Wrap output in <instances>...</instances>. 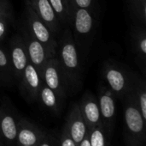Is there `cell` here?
Here are the masks:
<instances>
[{"mask_svg": "<svg viewBox=\"0 0 146 146\" xmlns=\"http://www.w3.org/2000/svg\"><path fill=\"white\" fill-rule=\"evenodd\" d=\"M38 101L44 109L56 115L61 113L65 102L44 83H42L39 89Z\"/></svg>", "mask_w": 146, "mask_h": 146, "instance_id": "obj_17", "label": "cell"}, {"mask_svg": "<svg viewBox=\"0 0 146 146\" xmlns=\"http://www.w3.org/2000/svg\"><path fill=\"white\" fill-rule=\"evenodd\" d=\"M20 82V88L22 95L29 102L38 101L39 89L43 83L41 77L35 67L28 61L25 67Z\"/></svg>", "mask_w": 146, "mask_h": 146, "instance_id": "obj_9", "label": "cell"}, {"mask_svg": "<svg viewBox=\"0 0 146 146\" xmlns=\"http://www.w3.org/2000/svg\"><path fill=\"white\" fill-rule=\"evenodd\" d=\"M131 91L135 99L137 106L146 121V82L145 78L139 77L136 73L133 72Z\"/></svg>", "mask_w": 146, "mask_h": 146, "instance_id": "obj_18", "label": "cell"}, {"mask_svg": "<svg viewBox=\"0 0 146 146\" xmlns=\"http://www.w3.org/2000/svg\"><path fill=\"white\" fill-rule=\"evenodd\" d=\"M0 72L3 74H9L11 72V65H10L9 58L6 54L4 50L1 47H0Z\"/></svg>", "mask_w": 146, "mask_h": 146, "instance_id": "obj_23", "label": "cell"}, {"mask_svg": "<svg viewBox=\"0 0 146 146\" xmlns=\"http://www.w3.org/2000/svg\"><path fill=\"white\" fill-rule=\"evenodd\" d=\"M38 146H58V141L51 133H46Z\"/></svg>", "mask_w": 146, "mask_h": 146, "instance_id": "obj_25", "label": "cell"}, {"mask_svg": "<svg viewBox=\"0 0 146 146\" xmlns=\"http://www.w3.org/2000/svg\"><path fill=\"white\" fill-rule=\"evenodd\" d=\"M102 74L107 86L115 94V97L122 100L130 89L133 73L121 68L113 61H107L103 66Z\"/></svg>", "mask_w": 146, "mask_h": 146, "instance_id": "obj_5", "label": "cell"}, {"mask_svg": "<svg viewBox=\"0 0 146 146\" xmlns=\"http://www.w3.org/2000/svg\"><path fill=\"white\" fill-rule=\"evenodd\" d=\"M116 97L107 85H101L98 89V105L102 125L111 139L116 118Z\"/></svg>", "mask_w": 146, "mask_h": 146, "instance_id": "obj_6", "label": "cell"}, {"mask_svg": "<svg viewBox=\"0 0 146 146\" xmlns=\"http://www.w3.org/2000/svg\"><path fill=\"white\" fill-rule=\"evenodd\" d=\"M26 19H27V28L30 34L38 40L45 48L50 58L56 57L57 40L53 33L48 28V27L41 21L37 15L35 11L33 9L28 1L26 3Z\"/></svg>", "mask_w": 146, "mask_h": 146, "instance_id": "obj_4", "label": "cell"}, {"mask_svg": "<svg viewBox=\"0 0 146 146\" xmlns=\"http://www.w3.org/2000/svg\"><path fill=\"white\" fill-rule=\"evenodd\" d=\"M64 127L78 145L88 133V126L83 119L78 103H74L68 113Z\"/></svg>", "mask_w": 146, "mask_h": 146, "instance_id": "obj_12", "label": "cell"}, {"mask_svg": "<svg viewBox=\"0 0 146 146\" xmlns=\"http://www.w3.org/2000/svg\"><path fill=\"white\" fill-rule=\"evenodd\" d=\"M63 2H64L65 7H66V9H67V13H68V17H69L70 26H71L72 18H73V14H74V9H75L74 3V0H63ZM69 28H70V27H69Z\"/></svg>", "mask_w": 146, "mask_h": 146, "instance_id": "obj_26", "label": "cell"}, {"mask_svg": "<svg viewBox=\"0 0 146 146\" xmlns=\"http://www.w3.org/2000/svg\"><path fill=\"white\" fill-rule=\"evenodd\" d=\"M78 146H91L90 140H89V137H88V133H87V134L85 136V138L80 141V143L78 145Z\"/></svg>", "mask_w": 146, "mask_h": 146, "instance_id": "obj_27", "label": "cell"}, {"mask_svg": "<svg viewBox=\"0 0 146 146\" xmlns=\"http://www.w3.org/2000/svg\"><path fill=\"white\" fill-rule=\"evenodd\" d=\"M54 9L62 26L70 27V21L63 0H48Z\"/></svg>", "mask_w": 146, "mask_h": 146, "instance_id": "obj_21", "label": "cell"}, {"mask_svg": "<svg viewBox=\"0 0 146 146\" xmlns=\"http://www.w3.org/2000/svg\"><path fill=\"white\" fill-rule=\"evenodd\" d=\"M10 7L9 0H0V9Z\"/></svg>", "mask_w": 146, "mask_h": 146, "instance_id": "obj_28", "label": "cell"}, {"mask_svg": "<svg viewBox=\"0 0 146 146\" xmlns=\"http://www.w3.org/2000/svg\"><path fill=\"white\" fill-rule=\"evenodd\" d=\"M9 60L11 65V72L15 78L20 81L25 67L28 63V57L22 36L19 34L14 36L11 40Z\"/></svg>", "mask_w": 146, "mask_h": 146, "instance_id": "obj_10", "label": "cell"}, {"mask_svg": "<svg viewBox=\"0 0 146 146\" xmlns=\"http://www.w3.org/2000/svg\"><path fill=\"white\" fill-rule=\"evenodd\" d=\"M88 137L91 146H110V138L102 124L88 128Z\"/></svg>", "mask_w": 146, "mask_h": 146, "instance_id": "obj_19", "label": "cell"}, {"mask_svg": "<svg viewBox=\"0 0 146 146\" xmlns=\"http://www.w3.org/2000/svg\"><path fill=\"white\" fill-rule=\"evenodd\" d=\"M0 146H6L5 145V144L3 143V139L0 138Z\"/></svg>", "mask_w": 146, "mask_h": 146, "instance_id": "obj_29", "label": "cell"}, {"mask_svg": "<svg viewBox=\"0 0 146 146\" xmlns=\"http://www.w3.org/2000/svg\"><path fill=\"white\" fill-rule=\"evenodd\" d=\"M40 77L43 83L47 87L52 89L61 99L63 101L66 100L69 92L56 57L47 59Z\"/></svg>", "mask_w": 146, "mask_h": 146, "instance_id": "obj_7", "label": "cell"}, {"mask_svg": "<svg viewBox=\"0 0 146 146\" xmlns=\"http://www.w3.org/2000/svg\"><path fill=\"white\" fill-rule=\"evenodd\" d=\"M128 9L137 23L146 25V0H127Z\"/></svg>", "mask_w": 146, "mask_h": 146, "instance_id": "obj_20", "label": "cell"}, {"mask_svg": "<svg viewBox=\"0 0 146 146\" xmlns=\"http://www.w3.org/2000/svg\"><path fill=\"white\" fill-rule=\"evenodd\" d=\"M133 51L138 65L145 72L146 68V29L145 26L136 23L131 28Z\"/></svg>", "mask_w": 146, "mask_h": 146, "instance_id": "obj_16", "label": "cell"}, {"mask_svg": "<svg viewBox=\"0 0 146 146\" xmlns=\"http://www.w3.org/2000/svg\"><path fill=\"white\" fill-rule=\"evenodd\" d=\"M56 58L64 77L69 95L79 91L82 86L83 71L80 55L69 27L57 40Z\"/></svg>", "mask_w": 146, "mask_h": 146, "instance_id": "obj_1", "label": "cell"}, {"mask_svg": "<svg viewBox=\"0 0 146 146\" xmlns=\"http://www.w3.org/2000/svg\"><path fill=\"white\" fill-rule=\"evenodd\" d=\"M22 39L24 40L28 61L35 67L39 76H41L44 65L48 59H50L44 46L37 40L28 30L24 31Z\"/></svg>", "mask_w": 146, "mask_h": 146, "instance_id": "obj_11", "label": "cell"}, {"mask_svg": "<svg viewBox=\"0 0 146 146\" xmlns=\"http://www.w3.org/2000/svg\"><path fill=\"white\" fill-rule=\"evenodd\" d=\"M33 9L48 28L57 37L61 31L62 24L60 23L57 15L52 9L48 0H27Z\"/></svg>", "mask_w": 146, "mask_h": 146, "instance_id": "obj_14", "label": "cell"}, {"mask_svg": "<svg viewBox=\"0 0 146 146\" xmlns=\"http://www.w3.org/2000/svg\"><path fill=\"white\" fill-rule=\"evenodd\" d=\"M19 119L9 108L0 106V138L6 146H16Z\"/></svg>", "mask_w": 146, "mask_h": 146, "instance_id": "obj_13", "label": "cell"}, {"mask_svg": "<svg viewBox=\"0 0 146 146\" xmlns=\"http://www.w3.org/2000/svg\"><path fill=\"white\" fill-rule=\"evenodd\" d=\"M58 146H78L64 126L62 127L60 134V138L58 140Z\"/></svg>", "mask_w": 146, "mask_h": 146, "instance_id": "obj_24", "label": "cell"}, {"mask_svg": "<svg viewBox=\"0 0 146 146\" xmlns=\"http://www.w3.org/2000/svg\"><path fill=\"white\" fill-rule=\"evenodd\" d=\"M47 132L25 118L18 121L16 146H38Z\"/></svg>", "mask_w": 146, "mask_h": 146, "instance_id": "obj_8", "label": "cell"}, {"mask_svg": "<svg viewBox=\"0 0 146 146\" xmlns=\"http://www.w3.org/2000/svg\"><path fill=\"white\" fill-rule=\"evenodd\" d=\"M78 105L88 128L102 124L98 101L94 94L90 91L86 92Z\"/></svg>", "mask_w": 146, "mask_h": 146, "instance_id": "obj_15", "label": "cell"}, {"mask_svg": "<svg viewBox=\"0 0 146 146\" xmlns=\"http://www.w3.org/2000/svg\"><path fill=\"white\" fill-rule=\"evenodd\" d=\"M132 84V83H131ZM124 139L126 146H145V123L131 91L123 97Z\"/></svg>", "mask_w": 146, "mask_h": 146, "instance_id": "obj_2", "label": "cell"}, {"mask_svg": "<svg viewBox=\"0 0 146 146\" xmlns=\"http://www.w3.org/2000/svg\"><path fill=\"white\" fill-rule=\"evenodd\" d=\"M97 19L92 12L86 9H74L70 28L80 59H85L90 51L98 22Z\"/></svg>", "mask_w": 146, "mask_h": 146, "instance_id": "obj_3", "label": "cell"}, {"mask_svg": "<svg viewBox=\"0 0 146 146\" xmlns=\"http://www.w3.org/2000/svg\"><path fill=\"white\" fill-rule=\"evenodd\" d=\"M75 8L86 9L92 12L97 18L98 16V0H74Z\"/></svg>", "mask_w": 146, "mask_h": 146, "instance_id": "obj_22", "label": "cell"}]
</instances>
